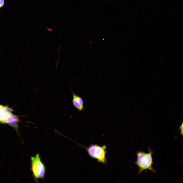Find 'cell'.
Segmentation results:
<instances>
[{
  "mask_svg": "<svg viewBox=\"0 0 183 183\" xmlns=\"http://www.w3.org/2000/svg\"><path fill=\"white\" fill-rule=\"evenodd\" d=\"M153 153V151L149 148L147 153L140 151L137 152V160L135 163L139 169L138 175L147 169L154 173H156L152 166L154 163L152 156Z\"/></svg>",
  "mask_w": 183,
  "mask_h": 183,
  "instance_id": "cell-1",
  "label": "cell"
},
{
  "mask_svg": "<svg viewBox=\"0 0 183 183\" xmlns=\"http://www.w3.org/2000/svg\"><path fill=\"white\" fill-rule=\"evenodd\" d=\"M30 160L31 170L35 180L43 179L45 175V167L41 160L39 154L31 157Z\"/></svg>",
  "mask_w": 183,
  "mask_h": 183,
  "instance_id": "cell-2",
  "label": "cell"
},
{
  "mask_svg": "<svg viewBox=\"0 0 183 183\" xmlns=\"http://www.w3.org/2000/svg\"><path fill=\"white\" fill-rule=\"evenodd\" d=\"M106 146H99L96 144L92 145L86 149L89 156L97 159L98 162L105 164L107 162L105 156Z\"/></svg>",
  "mask_w": 183,
  "mask_h": 183,
  "instance_id": "cell-3",
  "label": "cell"
},
{
  "mask_svg": "<svg viewBox=\"0 0 183 183\" xmlns=\"http://www.w3.org/2000/svg\"><path fill=\"white\" fill-rule=\"evenodd\" d=\"M20 121L18 116L12 113L8 115L1 123L8 124L14 128L18 132L19 126L18 123Z\"/></svg>",
  "mask_w": 183,
  "mask_h": 183,
  "instance_id": "cell-4",
  "label": "cell"
},
{
  "mask_svg": "<svg viewBox=\"0 0 183 183\" xmlns=\"http://www.w3.org/2000/svg\"><path fill=\"white\" fill-rule=\"evenodd\" d=\"M72 93V103L73 106L79 112L84 109V102L83 98L75 94L71 89Z\"/></svg>",
  "mask_w": 183,
  "mask_h": 183,
  "instance_id": "cell-5",
  "label": "cell"
},
{
  "mask_svg": "<svg viewBox=\"0 0 183 183\" xmlns=\"http://www.w3.org/2000/svg\"><path fill=\"white\" fill-rule=\"evenodd\" d=\"M14 110L8 106L0 104V123L1 122Z\"/></svg>",
  "mask_w": 183,
  "mask_h": 183,
  "instance_id": "cell-6",
  "label": "cell"
},
{
  "mask_svg": "<svg viewBox=\"0 0 183 183\" xmlns=\"http://www.w3.org/2000/svg\"><path fill=\"white\" fill-rule=\"evenodd\" d=\"M5 0H0V8H2L4 5Z\"/></svg>",
  "mask_w": 183,
  "mask_h": 183,
  "instance_id": "cell-7",
  "label": "cell"
},
{
  "mask_svg": "<svg viewBox=\"0 0 183 183\" xmlns=\"http://www.w3.org/2000/svg\"><path fill=\"white\" fill-rule=\"evenodd\" d=\"M183 122H182V124L180 125L179 128V130L180 131V134L182 135L183 134Z\"/></svg>",
  "mask_w": 183,
  "mask_h": 183,
  "instance_id": "cell-8",
  "label": "cell"
}]
</instances>
